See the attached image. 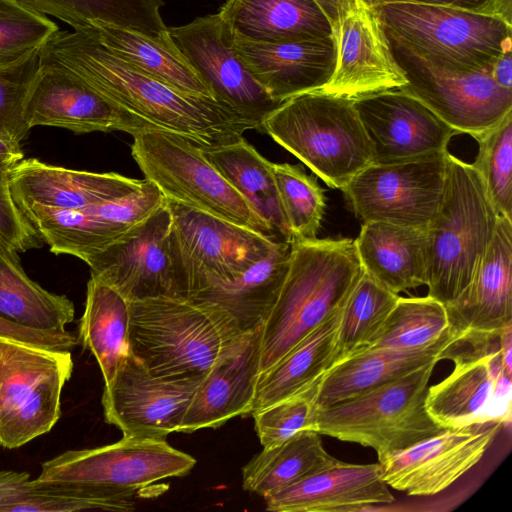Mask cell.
<instances>
[{"label": "cell", "mask_w": 512, "mask_h": 512, "mask_svg": "<svg viewBox=\"0 0 512 512\" xmlns=\"http://www.w3.org/2000/svg\"><path fill=\"white\" fill-rule=\"evenodd\" d=\"M42 55L78 75L137 129L179 135L201 149L232 143L260 130L230 106L177 90L119 57L82 30L56 31Z\"/></svg>", "instance_id": "6da1fadb"}, {"label": "cell", "mask_w": 512, "mask_h": 512, "mask_svg": "<svg viewBox=\"0 0 512 512\" xmlns=\"http://www.w3.org/2000/svg\"><path fill=\"white\" fill-rule=\"evenodd\" d=\"M364 273L355 240L291 243L289 268L260 328V372L339 311Z\"/></svg>", "instance_id": "7a4b0ae2"}, {"label": "cell", "mask_w": 512, "mask_h": 512, "mask_svg": "<svg viewBox=\"0 0 512 512\" xmlns=\"http://www.w3.org/2000/svg\"><path fill=\"white\" fill-rule=\"evenodd\" d=\"M241 334L234 319L210 303L186 297L130 302L131 355L154 375L203 377Z\"/></svg>", "instance_id": "3957f363"}, {"label": "cell", "mask_w": 512, "mask_h": 512, "mask_svg": "<svg viewBox=\"0 0 512 512\" xmlns=\"http://www.w3.org/2000/svg\"><path fill=\"white\" fill-rule=\"evenodd\" d=\"M371 8L389 40L437 67L490 70L512 48V21L495 13L412 2Z\"/></svg>", "instance_id": "277c9868"}, {"label": "cell", "mask_w": 512, "mask_h": 512, "mask_svg": "<svg viewBox=\"0 0 512 512\" xmlns=\"http://www.w3.org/2000/svg\"><path fill=\"white\" fill-rule=\"evenodd\" d=\"M444 194L427 227L428 296L444 305L467 287L496 230V211L472 164L446 152Z\"/></svg>", "instance_id": "5b68a950"}, {"label": "cell", "mask_w": 512, "mask_h": 512, "mask_svg": "<svg viewBox=\"0 0 512 512\" xmlns=\"http://www.w3.org/2000/svg\"><path fill=\"white\" fill-rule=\"evenodd\" d=\"M266 132L329 187L342 190L371 164L353 100L319 90L291 97L265 116Z\"/></svg>", "instance_id": "8992f818"}, {"label": "cell", "mask_w": 512, "mask_h": 512, "mask_svg": "<svg viewBox=\"0 0 512 512\" xmlns=\"http://www.w3.org/2000/svg\"><path fill=\"white\" fill-rule=\"evenodd\" d=\"M196 460L166 439L122 437L89 449L68 450L41 465L33 481L54 489L126 503L153 485L187 475Z\"/></svg>", "instance_id": "52a82bcc"}, {"label": "cell", "mask_w": 512, "mask_h": 512, "mask_svg": "<svg viewBox=\"0 0 512 512\" xmlns=\"http://www.w3.org/2000/svg\"><path fill=\"white\" fill-rule=\"evenodd\" d=\"M432 361L357 397L317 409L320 435L374 449L378 461L445 429L426 409Z\"/></svg>", "instance_id": "ba28073f"}, {"label": "cell", "mask_w": 512, "mask_h": 512, "mask_svg": "<svg viewBox=\"0 0 512 512\" xmlns=\"http://www.w3.org/2000/svg\"><path fill=\"white\" fill-rule=\"evenodd\" d=\"M133 139V159L166 199L279 240L201 148L179 135L156 130L141 131Z\"/></svg>", "instance_id": "9c48e42d"}, {"label": "cell", "mask_w": 512, "mask_h": 512, "mask_svg": "<svg viewBox=\"0 0 512 512\" xmlns=\"http://www.w3.org/2000/svg\"><path fill=\"white\" fill-rule=\"evenodd\" d=\"M74 362L70 350L0 337V445L19 448L51 431Z\"/></svg>", "instance_id": "30bf717a"}, {"label": "cell", "mask_w": 512, "mask_h": 512, "mask_svg": "<svg viewBox=\"0 0 512 512\" xmlns=\"http://www.w3.org/2000/svg\"><path fill=\"white\" fill-rule=\"evenodd\" d=\"M165 201L172 215L176 261L187 298L204 287L239 276L281 242L173 200Z\"/></svg>", "instance_id": "8fae6325"}, {"label": "cell", "mask_w": 512, "mask_h": 512, "mask_svg": "<svg viewBox=\"0 0 512 512\" xmlns=\"http://www.w3.org/2000/svg\"><path fill=\"white\" fill-rule=\"evenodd\" d=\"M85 263L91 277L108 284L129 302L155 297L187 298L166 201Z\"/></svg>", "instance_id": "7c38bea8"}, {"label": "cell", "mask_w": 512, "mask_h": 512, "mask_svg": "<svg viewBox=\"0 0 512 512\" xmlns=\"http://www.w3.org/2000/svg\"><path fill=\"white\" fill-rule=\"evenodd\" d=\"M446 152L366 166L342 189L355 216L363 222L427 228L442 203Z\"/></svg>", "instance_id": "4fadbf2b"}, {"label": "cell", "mask_w": 512, "mask_h": 512, "mask_svg": "<svg viewBox=\"0 0 512 512\" xmlns=\"http://www.w3.org/2000/svg\"><path fill=\"white\" fill-rule=\"evenodd\" d=\"M388 41L407 80L402 89L460 134L474 137L512 112V90L500 87L489 70L454 71L437 67Z\"/></svg>", "instance_id": "5bb4252c"}, {"label": "cell", "mask_w": 512, "mask_h": 512, "mask_svg": "<svg viewBox=\"0 0 512 512\" xmlns=\"http://www.w3.org/2000/svg\"><path fill=\"white\" fill-rule=\"evenodd\" d=\"M202 378L154 375L131 355L104 385V419L124 437L166 439L179 432Z\"/></svg>", "instance_id": "9a60e30c"}, {"label": "cell", "mask_w": 512, "mask_h": 512, "mask_svg": "<svg viewBox=\"0 0 512 512\" xmlns=\"http://www.w3.org/2000/svg\"><path fill=\"white\" fill-rule=\"evenodd\" d=\"M179 51L210 89L213 97L261 127L279 104L257 82L234 48V36L216 13L167 28Z\"/></svg>", "instance_id": "2e32d148"}, {"label": "cell", "mask_w": 512, "mask_h": 512, "mask_svg": "<svg viewBox=\"0 0 512 512\" xmlns=\"http://www.w3.org/2000/svg\"><path fill=\"white\" fill-rule=\"evenodd\" d=\"M352 100L369 143L371 164L443 154L451 138L460 134L402 88Z\"/></svg>", "instance_id": "e0dca14e"}, {"label": "cell", "mask_w": 512, "mask_h": 512, "mask_svg": "<svg viewBox=\"0 0 512 512\" xmlns=\"http://www.w3.org/2000/svg\"><path fill=\"white\" fill-rule=\"evenodd\" d=\"M503 424L445 428L378 461L386 484L413 496L435 495L474 467Z\"/></svg>", "instance_id": "ac0fdd59"}, {"label": "cell", "mask_w": 512, "mask_h": 512, "mask_svg": "<svg viewBox=\"0 0 512 512\" xmlns=\"http://www.w3.org/2000/svg\"><path fill=\"white\" fill-rule=\"evenodd\" d=\"M331 26L335 65L319 91L355 99L407 85L377 15L363 0H354Z\"/></svg>", "instance_id": "d6986e66"}, {"label": "cell", "mask_w": 512, "mask_h": 512, "mask_svg": "<svg viewBox=\"0 0 512 512\" xmlns=\"http://www.w3.org/2000/svg\"><path fill=\"white\" fill-rule=\"evenodd\" d=\"M41 67L25 101L29 128L51 126L76 134L123 131L135 126L78 75L40 52Z\"/></svg>", "instance_id": "ffe728a7"}, {"label": "cell", "mask_w": 512, "mask_h": 512, "mask_svg": "<svg viewBox=\"0 0 512 512\" xmlns=\"http://www.w3.org/2000/svg\"><path fill=\"white\" fill-rule=\"evenodd\" d=\"M425 405L443 428L511 420V376L501 354L454 364L453 371L428 387Z\"/></svg>", "instance_id": "44dd1931"}, {"label": "cell", "mask_w": 512, "mask_h": 512, "mask_svg": "<svg viewBox=\"0 0 512 512\" xmlns=\"http://www.w3.org/2000/svg\"><path fill=\"white\" fill-rule=\"evenodd\" d=\"M260 372V328L242 333L203 376L179 432L218 428L250 414Z\"/></svg>", "instance_id": "7402d4cb"}, {"label": "cell", "mask_w": 512, "mask_h": 512, "mask_svg": "<svg viewBox=\"0 0 512 512\" xmlns=\"http://www.w3.org/2000/svg\"><path fill=\"white\" fill-rule=\"evenodd\" d=\"M234 36V48L257 82L278 103L320 90L335 65L332 36L260 42Z\"/></svg>", "instance_id": "603a6c76"}, {"label": "cell", "mask_w": 512, "mask_h": 512, "mask_svg": "<svg viewBox=\"0 0 512 512\" xmlns=\"http://www.w3.org/2000/svg\"><path fill=\"white\" fill-rule=\"evenodd\" d=\"M382 478L379 463L351 464L340 460L264 498L273 512L363 510L391 503L394 497Z\"/></svg>", "instance_id": "cb8c5ba5"}, {"label": "cell", "mask_w": 512, "mask_h": 512, "mask_svg": "<svg viewBox=\"0 0 512 512\" xmlns=\"http://www.w3.org/2000/svg\"><path fill=\"white\" fill-rule=\"evenodd\" d=\"M10 186L18 206L83 209L126 196L139 189L144 180L115 172H89L23 159L10 169Z\"/></svg>", "instance_id": "d4e9b609"}, {"label": "cell", "mask_w": 512, "mask_h": 512, "mask_svg": "<svg viewBox=\"0 0 512 512\" xmlns=\"http://www.w3.org/2000/svg\"><path fill=\"white\" fill-rule=\"evenodd\" d=\"M445 307L451 327L458 332L498 330L512 322V219L499 216L471 281Z\"/></svg>", "instance_id": "484cf974"}, {"label": "cell", "mask_w": 512, "mask_h": 512, "mask_svg": "<svg viewBox=\"0 0 512 512\" xmlns=\"http://www.w3.org/2000/svg\"><path fill=\"white\" fill-rule=\"evenodd\" d=\"M458 333L453 329L424 348H367L338 361L319 382L317 409L367 393L432 361L439 362L440 352Z\"/></svg>", "instance_id": "4316f807"}, {"label": "cell", "mask_w": 512, "mask_h": 512, "mask_svg": "<svg viewBox=\"0 0 512 512\" xmlns=\"http://www.w3.org/2000/svg\"><path fill=\"white\" fill-rule=\"evenodd\" d=\"M355 245L364 271L389 291L426 285L427 228L368 221Z\"/></svg>", "instance_id": "83f0119b"}, {"label": "cell", "mask_w": 512, "mask_h": 512, "mask_svg": "<svg viewBox=\"0 0 512 512\" xmlns=\"http://www.w3.org/2000/svg\"><path fill=\"white\" fill-rule=\"evenodd\" d=\"M291 244L281 241L267 256L239 276L193 292L188 298L216 305L242 333L261 328L285 280Z\"/></svg>", "instance_id": "f1b7e54d"}, {"label": "cell", "mask_w": 512, "mask_h": 512, "mask_svg": "<svg viewBox=\"0 0 512 512\" xmlns=\"http://www.w3.org/2000/svg\"><path fill=\"white\" fill-rule=\"evenodd\" d=\"M218 14L233 35L278 42L332 36V26L314 0H226Z\"/></svg>", "instance_id": "f546056e"}, {"label": "cell", "mask_w": 512, "mask_h": 512, "mask_svg": "<svg viewBox=\"0 0 512 512\" xmlns=\"http://www.w3.org/2000/svg\"><path fill=\"white\" fill-rule=\"evenodd\" d=\"M341 310L259 374L251 413L304 391L320 381L337 362L336 342Z\"/></svg>", "instance_id": "4dcf8cb0"}, {"label": "cell", "mask_w": 512, "mask_h": 512, "mask_svg": "<svg viewBox=\"0 0 512 512\" xmlns=\"http://www.w3.org/2000/svg\"><path fill=\"white\" fill-rule=\"evenodd\" d=\"M77 30L90 33L110 51L169 86L215 99L167 31L160 36H149L105 23H93Z\"/></svg>", "instance_id": "1f68e13d"}, {"label": "cell", "mask_w": 512, "mask_h": 512, "mask_svg": "<svg viewBox=\"0 0 512 512\" xmlns=\"http://www.w3.org/2000/svg\"><path fill=\"white\" fill-rule=\"evenodd\" d=\"M202 150L207 160L270 226L277 238L291 244L293 237L279 200L273 163L243 137Z\"/></svg>", "instance_id": "d6a6232c"}, {"label": "cell", "mask_w": 512, "mask_h": 512, "mask_svg": "<svg viewBox=\"0 0 512 512\" xmlns=\"http://www.w3.org/2000/svg\"><path fill=\"white\" fill-rule=\"evenodd\" d=\"M129 326L130 302L108 284L91 277L78 339L95 357L104 385L111 383L131 356Z\"/></svg>", "instance_id": "836d02e7"}, {"label": "cell", "mask_w": 512, "mask_h": 512, "mask_svg": "<svg viewBox=\"0 0 512 512\" xmlns=\"http://www.w3.org/2000/svg\"><path fill=\"white\" fill-rule=\"evenodd\" d=\"M74 315L73 302L30 279L17 252L0 239V318L29 329L63 331Z\"/></svg>", "instance_id": "e575fe53"}, {"label": "cell", "mask_w": 512, "mask_h": 512, "mask_svg": "<svg viewBox=\"0 0 512 512\" xmlns=\"http://www.w3.org/2000/svg\"><path fill=\"white\" fill-rule=\"evenodd\" d=\"M18 207L51 252L72 255L84 262L130 229L101 216L92 207L63 209L38 204Z\"/></svg>", "instance_id": "d590c367"}, {"label": "cell", "mask_w": 512, "mask_h": 512, "mask_svg": "<svg viewBox=\"0 0 512 512\" xmlns=\"http://www.w3.org/2000/svg\"><path fill=\"white\" fill-rule=\"evenodd\" d=\"M320 436L305 430L278 445L263 447L242 468L243 489L265 498L337 462L324 449Z\"/></svg>", "instance_id": "8d00e7d4"}, {"label": "cell", "mask_w": 512, "mask_h": 512, "mask_svg": "<svg viewBox=\"0 0 512 512\" xmlns=\"http://www.w3.org/2000/svg\"><path fill=\"white\" fill-rule=\"evenodd\" d=\"M28 9L54 16L74 30L105 23L160 36L167 27L160 14L163 0H16Z\"/></svg>", "instance_id": "74e56055"}, {"label": "cell", "mask_w": 512, "mask_h": 512, "mask_svg": "<svg viewBox=\"0 0 512 512\" xmlns=\"http://www.w3.org/2000/svg\"><path fill=\"white\" fill-rule=\"evenodd\" d=\"M453 328L446 307L433 297H400L367 348L419 349ZM366 348V349H367Z\"/></svg>", "instance_id": "f35d334b"}, {"label": "cell", "mask_w": 512, "mask_h": 512, "mask_svg": "<svg viewBox=\"0 0 512 512\" xmlns=\"http://www.w3.org/2000/svg\"><path fill=\"white\" fill-rule=\"evenodd\" d=\"M398 298L364 271L341 310L337 362L368 347Z\"/></svg>", "instance_id": "ab89813d"}, {"label": "cell", "mask_w": 512, "mask_h": 512, "mask_svg": "<svg viewBox=\"0 0 512 512\" xmlns=\"http://www.w3.org/2000/svg\"><path fill=\"white\" fill-rule=\"evenodd\" d=\"M132 511L128 504L35 483L26 472L0 471V512Z\"/></svg>", "instance_id": "60d3db41"}, {"label": "cell", "mask_w": 512, "mask_h": 512, "mask_svg": "<svg viewBox=\"0 0 512 512\" xmlns=\"http://www.w3.org/2000/svg\"><path fill=\"white\" fill-rule=\"evenodd\" d=\"M272 170L293 241L317 238L326 208L324 191L300 166L273 163Z\"/></svg>", "instance_id": "b9f144b4"}, {"label": "cell", "mask_w": 512, "mask_h": 512, "mask_svg": "<svg viewBox=\"0 0 512 512\" xmlns=\"http://www.w3.org/2000/svg\"><path fill=\"white\" fill-rule=\"evenodd\" d=\"M473 138L478 152L472 165L496 211L512 219V112Z\"/></svg>", "instance_id": "7bdbcfd3"}, {"label": "cell", "mask_w": 512, "mask_h": 512, "mask_svg": "<svg viewBox=\"0 0 512 512\" xmlns=\"http://www.w3.org/2000/svg\"><path fill=\"white\" fill-rule=\"evenodd\" d=\"M59 28L16 0H0V68L41 47Z\"/></svg>", "instance_id": "ee69618b"}, {"label": "cell", "mask_w": 512, "mask_h": 512, "mask_svg": "<svg viewBox=\"0 0 512 512\" xmlns=\"http://www.w3.org/2000/svg\"><path fill=\"white\" fill-rule=\"evenodd\" d=\"M319 382L300 393L251 413L255 431L263 447L278 445L305 430L316 431L315 398Z\"/></svg>", "instance_id": "f6af8a7d"}, {"label": "cell", "mask_w": 512, "mask_h": 512, "mask_svg": "<svg viewBox=\"0 0 512 512\" xmlns=\"http://www.w3.org/2000/svg\"><path fill=\"white\" fill-rule=\"evenodd\" d=\"M40 67L39 47L17 62L0 68V133L18 142L30 130L24 116L25 101Z\"/></svg>", "instance_id": "bcb514c9"}, {"label": "cell", "mask_w": 512, "mask_h": 512, "mask_svg": "<svg viewBox=\"0 0 512 512\" xmlns=\"http://www.w3.org/2000/svg\"><path fill=\"white\" fill-rule=\"evenodd\" d=\"M9 172L0 166V239L17 253L26 252L40 247L43 240L13 198Z\"/></svg>", "instance_id": "7dc6e473"}, {"label": "cell", "mask_w": 512, "mask_h": 512, "mask_svg": "<svg viewBox=\"0 0 512 512\" xmlns=\"http://www.w3.org/2000/svg\"><path fill=\"white\" fill-rule=\"evenodd\" d=\"M0 337L47 349L71 350L79 344L78 335L66 330L42 331L16 325L0 318Z\"/></svg>", "instance_id": "c3c4849f"}, {"label": "cell", "mask_w": 512, "mask_h": 512, "mask_svg": "<svg viewBox=\"0 0 512 512\" xmlns=\"http://www.w3.org/2000/svg\"><path fill=\"white\" fill-rule=\"evenodd\" d=\"M369 7H374L380 4L392 3V2H412V3H427V4H439L463 7L472 10H478L483 12L495 13L490 7L483 5L474 0H363ZM500 15V14H498Z\"/></svg>", "instance_id": "681fc988"}, {"label": "cell", "mask_w": 512, "mask_h": 512, "mask_svg": "<svg viewBox=\"0 0 512 512\" xmlns=\"http://www.w3.org/2000/svg\"><path fill=\"white\" fill-rule=\"evenodd\" d=\"M24 159L20 142L0 133V166L11 169Z\"/></svg>", "instance_id": "f907efd6"}, {"label": "cell", "mask_w": 512, "mask_h": 512, "mask_svg": "<svg viewBox=\"0 0 512 512\" xmlns=\"http://www.w3.org/2000/svg\"><path fill=\"white\" fill-rule=\"evenodd\" d=\"M493 80L502 88L512 90V53L505 52L490 67Z\"/></svg>", "instance_id": "816d5d0a"}, {"label": "cell", "mask_w": 512, "mask_h": 512, "mask_svg": "<svg viewBox=\"0 0 512 512\" xmlns=\"http://www.w3.org/2000/svg\"><path fill=\"white\" fill-rule=\"evenodd\" d=\"M501 358L504 371L512 375V322L505 325L501 332Z\"/></svg>", "instance_id": "f5cc1de1"}, {"label": "cell", "mask_w": 512, "mask_h": 512, "mask_svg": "<svg viewBox=\"0 0 512 512\" xmlns=\"http://www.w3.org/2000/svg\"><path fill=\"white\" fill-rule=\"evenodd\" d=\"M323 13L326 15L331 25L338 17L352 4L354 0H314Z\"/></svg>", "instance_id": "db71d44e"}]
</instances>
